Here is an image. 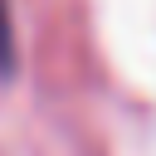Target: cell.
Masks as SVG:
<instances>
[{
	"mask_svg": "<svg viewBox=\"0 0 156 156\" xmlns=\"http://www.w3.org/2000/svg\"><path fill=\"white\" fill-rule=\"evenodd\" d=\"M20 63L15 54V20H10V0H0V78H10Z\"/></svg>",
	"mask_w": 156,
	"mask_h": 156,
	"instance_id": "obj_1",
	"label": "cell"
}]
</instances>
